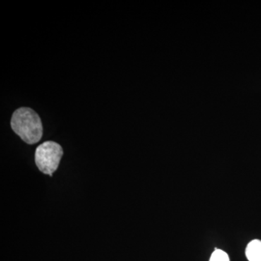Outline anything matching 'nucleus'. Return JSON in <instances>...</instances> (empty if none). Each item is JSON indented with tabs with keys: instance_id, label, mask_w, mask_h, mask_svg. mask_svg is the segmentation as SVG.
Returning a JSON list of instances; mask_svg holds the SVG:
<instances>
[{
	"instance_id": "nucleus-3",
	"label": "nucleus",
	"mask_w": 261,
	"mask_h": 261,
	"mask_svg": "<svg viewBox=\"0 0 261 261\" xmlns=\"http://www.w3.org/2000/svg\"><path fill=\"white\" fill-rule=\"evenodd\" d=\"M245 253L249 261H261V241L255 240L250 242Z\"/></svg>"
},
{
	"instance_id": "nucleus-1",
	"label": "nucleus",
	"mask_w": 261,
	"mask_h": 261,
	"mask_svg": "<svg viewBox=\"0 0 261 261\" xmlns=\"http://www.w3.org/2000/svg\"><path fill=\"white\" fill-rule=\"evenodd\" d=\"M12 129L29 145L37 143L43 135L40 117L34 110L20 108L13 113L11 122Z\"/></svg>"
},
{
	"instance_id": "nucleus-4",
	"label": "nucleus",
	"mask_w": 261,
	"mask_h": 261,
	"mask_svg": "<svg viewBox=\"0 0 261 261\" xmlns=\"http://www.w3.org/2000/svg\"><path fill=\"white\" fill-rule=\"evenodd\" d=\"M210 261H230L227 254L221 250H216L213 252L210 258Z\"/></svg>"
},
{
	"instance_id": "nucleus-2",
	"label": "nucleus",
	"mask_w": 261,
	"mask_h": 261,
	"mask_svg": "<svg viewBox=\"0 0 261 261\" xmlns=\"http://www.w3.org/2000/svg\"><path fill=\"white\" fill-rule=\"evenodd\" d=\"M63 154V148L59 144L47 141L38 146L36 149V165L41 172L53 176L59 166Z\"/></svg>"
}]
</instances>
